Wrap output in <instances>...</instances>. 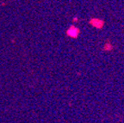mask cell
Segmentation results:
<instances>
[{"label": "cell", "instance_id": "cell-1", "mask_svg": "<svg viewBox=\"0 0 124 123\" xmlns=\"http://www.w3.org/2000/svg\"><path fill=\"white\" fill-rule=\"evenodd\" d=\"M66 35L68 36L72 37V38H77L78 36V35H79V29H78V28L74 27V26H72V27H70L67 29Z\"/></svg>", "mask_w": 124, "mask_h": 123}]
</instances>
